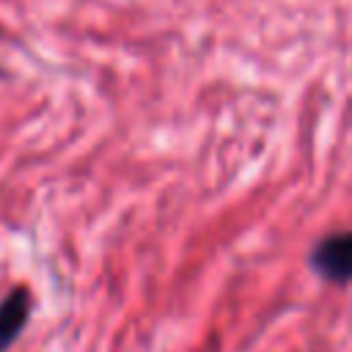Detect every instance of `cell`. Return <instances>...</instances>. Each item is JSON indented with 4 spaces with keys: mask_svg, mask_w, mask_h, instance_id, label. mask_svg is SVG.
Here are the masks:
<instances>
[{
    "mask_svg": "<svg viewBox=\"0 0 352 352\" xmlns=\"http://www.w3.org/2000/svg\"><path fill=\"white\" fill-rule=\"evenodd\" d=\"M30 305H33L30 302V292L25 286H16L0 302V352H6L16 341V336L22 333V327L28 324Z\"/></svg>",
    "mask_w": 352,
    "mask_h": 352,
    "instance_id": "cell-2",
    "label": "cell"
},
{
    "mask_svg": "<svg viewBox=\"0 0 352 352\" xmlns=\"http://www.w3.org/2000/svg\"><path fill=\"white\" fill-rule=\"evenodd\" d=\"M311 267L330 283L352 280V231L327 234L311 253Z\"/></svg>",
    "mask_w": 352,
    "mask_h": 352,
    "instance_id": "cell-1",
    "label": "cell"
}]
</instances>
